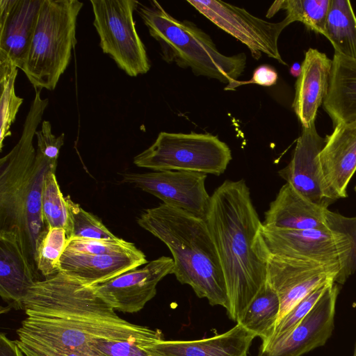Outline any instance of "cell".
Here are the masks:
<instances>
[{
    "label": "cell",
    "mask_w": 356,
    "mask_h": 356,
    "mask_svg": "<svg viewBox=\"0 0 356 356\" xmlns=\"http://www.w3.org/2000/svg\"><path fill=\"white\" fill-rule=\"evenodd\" d=\"M26 318L17 339L96 356V341L161 337L160 330L131 323L97 292L62 271L37 281L23 300Z\"/></svg>",
    "instance_id": "6da1fadb"
},
{
    "label": "cell",
    "mask_w": 356,
    "mask_h": 356,
    "mask_svg": "<svg viewBox=\"0 0 356 356\" xmlns=\"http://www.w3.org/2000/svg\"><path fill=\"white\" fill-rule=\"evenodd\" d=\"M211 197L206 222L226 284L227 313L237 322L266 280V261L254 246L262 222L244 179L225 180Z\"/></svg>",
    "instance_id": "7a4b0ae2"
},
{
    "label": "cell",
    "mask_w": 356,
    "mask_h": 356,
    "mask_svg": "<svg viewBox=\"0 0 356 356\" xmlns=\"http://www.w3.org/2000/svg\"><path fill=\"white\" fill-rule=\"evenodd\" d=\"M41 90L35 89L19 141L0 160V230L19 235L37 272V248L49 229L42 211L43 186L47 175L56 172L57 167L33 147V137L49 104L47 98L41 97Z\"/></svg>",
    "instance_id": "3957f363"
},
{
    "label": "cell",
    "mask_w": 356,
    "mask_h": 356,
    "mask_svg": "<svg viewBox=\"0 0 356 356\" xmlns=\"http://www.w3.org/2000/svg\"><path fill=\"white\" fill-rule=\"evenodd\" d=\"M137 222L168 248L175 264L173 274L181 284L189 285L211 305L227 309L226 284L205 220L163 203L143 211Z\"/></svg>",
    "instance_id": "277c9868"
},
{
    "label": "cell",
    "mask_w": 356,
    "mask_h": 356,
    "mask_svg": "<svg viewBox=\"0 0 356 356\" xmlns=\"http://www.w3.org/2000/svg\"><path fill=\"white\" fill-rule=\"evenodd\" d=\"M138 8V13L159 44L165 62L190 68L195 75L215 79L227 86L242 75L246 65L244 53L222 54L209 35L191 22L175 19L156 1Z\"/></svg>",
    "instance_id": "5b68a950"
},
{
    "label": "cell",
    "mask_w": 356,
    "mask_h": 356,
    "mask_svg": "<svg viewBox=\"0 0 356 356\" xmlns=\"http://www.w3.org/2000/svg\"><path fill=\"white\" fill-rule=\"evenodd\" d=\"M83 3L43 0L31 44L22 68L35 89L54 90L76 44V27Z\"/></svg>",
    "instance_id": "8992f818"
},
{
    "label": "cell",
    "mask_w": 356,
    "mask_h": 356,
    "mask_svg": "<svg viewBox=\"0 0 356 356\" xmlns=\"http://www.w3.org/2000/svg\"><path fill=\"white\" fill-rule=\"evenodd\" d=\"M232 159L230 148L217 136L161 131L154 143L134 156L133 161L138 167L154 171H189L219 176Z\"/></svg>",
    "instance_id": "52a82bcc"
},
{
    "label": "cell",
    "mask_w": 356,
    "mask_h": 356,
    "mask_svg": "<svg viewBox=\"0 0 356 356\" xmlns=\"http://www.w3.org/2000/svg\"><path fill=\"white\" fill-rule=\"evenodd\" d=\"M93 25L102 51L130 76L147 73L150 64L146 49L136 29L135 0H91Z\"/></svg>",
    "instance_id": "ba28073f"
},
{
    "label": "cell",
    "mask_w": 356,
    "mask_h": 356,
    "mask_svg": "<svg viewBox=\"0 0 356 356\" xmlns=\"http://www.w3.org/2000/svg\"><path fill=\"white\" fill-rule=\"evenodd\" d=\"M255 248L267 253L289 258L313 261L341 268L336 283L343 284L350 277L352 244L344 233L327 229L282 230L261 225Z\"/></svg>",
    "instance_id": "9c48e42d"
},
{
    "label": "cell",
    "mask_w": 356,
    "mask_h": 356,
    "mask_svg": "<svg viewBox=\"0 0 356 356\" xmlns=\"http://www.w3.org/2000/svg\"><path fill=\"white\" fill-rule=\"evenodd\" d=\"M197 11L220 29L245 44L255 59L262 53L286 65L278 49V39L291 23L285 17L279 22H270L257 17L246 10L216 0H188Z\"/></svg>",
    "instance_id": "30bf717a"
},
{
    "label": "cell",
    "mask_w": 356,
    "mask_h": 356,
    "mask_svg": "<svg viewBox=\"0 0 356 356\" xmlns=\"http://www.w3.org/2000/svg\"><path fill=\"white\" fill-rule=\"evenodd\" d=\"M255 249L266 261V280L280 299L277 323L315 289L327 282H336L341 270L339 265L281 257Z\"/></svg>",
    "instance_id": "8fae6325"
},
{
    "label": "cell",
    "mask_w": 356,
    "mask_h": 356,
    "mask_svg": "<svg viewBox=\"0 0 356 356\" xmlns=\"http://www.w3.org/2000/svg\"><path fill=\"white\" fill-rule=\"evenodd\" d=\"M122 183L150 193L163 204L206 221L211 197L205 188L207 174L179 170L122 173Z\"/></svg>",
    "instance_id": "7c38bea8"
},
{
    "label": "cell",
    "mask_w": 356,
    "mask_h": 356,
    "mask_svg": "<svg viewBox=\"0 0 356 356\" xmlns=\"http://www.w3.org/2000/svg\"><path fill=\"white\" fill-rule=\"evenodd\" d=\"M339 286L332 283L309 312L285 336L265 346L257 356H302L324 346L334 329Z\"/></svg>",
    "instance_id": "4fadbf2b"
},
{
    "label": "cell",
    "mask_w": 356,
    "mask_h": 356,
    "mask_svg": "<svg viewBox=\"0 0 356 356\" xmlns=\"http://www.w3.org/2000/svg\"><path fill=\"white\" fill-rule=\"evenodd\" d=\"M174 261L162 256L143 268L126 272L106 282L94 286L97 292L118 312H140L156 294L159 282L174 273Z\"/></svg>",
    "instance_id": "5bb4252c"
},
{
    "label": "cell",
    "mask_w": 356,
    "mask_h": 356,
    "mask_svg": "<svg viewBox=\"0 0 356 356\" xmlns=\"http://www.w3.org/2000/svg\"><path fill=\"white\" fill-rule=\"evenodd\" d=\"M325 142L315 124L302 128L290 162L278 174L312 202L328 209L334 202L327 194L318 158Z\"/></svg>",
    "instance_id": "9a60e30c"
},
{
    "label": "cell",
    "mask_w": 356,
    "mask_h": 356,
    "mask_svg": "<svg viewBox=\"0 0 356 356\" xmlns=\"http://www.w3.org/2000/svg\"><path fill=\"white\" fill-rule=\"evenodd\" d=\"M318 158L329 198L334 202L347 197L348 183L356 171V120L334 127Z\"/></svg>",
    "instance_id": "2e32d148"
},
{
    "label": "cell",
    "mask_w": 356,
    "mask_h": 356,
    "mask_svg": "<svg viewBox=\"0 0 356 356\" xmlns=\"http://www.w3.org/2000/svg\"><path fill=\"white\" fill-rule=\"evenodd\" d=\"M43 0H0V54L22 70Z\"/></svg>",
    "instance_id": "e0dca14e"
},
{
    "label": "cell",
    "mask_w": 356,
    "mask_h": 356,
    "mask_svg": "<svg viewBox=\"0 0 356 356\" xmlns=\"http://www.w3.org/2000/svg\"><path fill=\"white\" fill-rule=\"evenodd\" d=\"M139 249L110 254H90L65 250L60 260V271L81 282L95 286L147 263Z\"/></svg>",
    "instance_id": "ac0fdd59"
},
{
    "label": "cell",
    "mask_w": 356,
    "mask_h": 356,
    "mask_svg": "<svg viewBox=\"0 0 356 356\" xmlns=\"http://www.w3.org/2000/svg\"><path fill=\"white\" fill-rule=\"evenodd\" d=\"M37 277L19 235L0 230V296L8 309H23V300L39 281Z\"/></svg>",
    "instance_id": "d6986e66"
},
{
    "label": "cell",
    "mask_w": 356,
    "mask_h": 356,
    "mask_svg": "<svg viewBox=\"0 0 356 356\" xmlns=\"http://www.w3.org/2000/svg\"><path fill=\"white\" fill-rule=\"evenodd\" d=\"M332 65V60L316 49L305 52L292 104L302 128L315 124L318 109L327 95Z\"/></svg>",
    "instance_id": "ffe728a7"
},
{
    "label": "cell",
    "mask_w": 356,
    "mask_h": 356,
    "mask_svg": "<svg viewBox=\"0 0 356 356\" xmlns=\"http://www.w3.org/2000/svg\"><path fill=\"white\" fill-rule=\"evenodd\" d=\"M327 210L312 202L286 182L270 202L262 225L282 230L327 229Z\"/></svg>",
    "instance_id": "44dd1931"
},
{
    "label": "cell",
    "mask_w": 356,
    "mask_h": 356,
    "mask_svg": "<svg viewBox=\"0 0 356 356\" xmlns=\"http://www.w3.org/2000/svg\"><path fill=\"white\" fill-rule=\"evenodd\" d=\"M254 335L239 323L228 331L196 340L161 339L153 344L160 356H246Z\"/></svg>",
    "instance_id": "7402d4cb"
},
{
    "label": "cell",
    "mask_w": 356,
    "mask_h": 356,
    "mask_svg": "<svg viewBox=\"0 0 356 356\" xmlns=\"http://www.w3.org/2000/svg\"><path fill=\"white\" fill-rule=\"evenodd\" d=\"M323 106L333 127L356 120V59L334 53Z\"/></svg>",
    "instance_id": "603a6c76"
},
{
    "label": "cell",
    "mask_w": 356,
    "mask_h": 356,
    "mask_svg": "<svg viewBox=\"0 0 356 356\" xmlns=\"http://www.w3.org/2000/svg\"><path fill=\"white\" fill-rule=\"evenodd\" d=\"M280 308L279 297L266 280L236 323L259 337L261 346H265L274 334Z\"/></svg>",
    "instance_id": "cb8c5ba5"
},
{
    "label": "cell",
    "mask_w": 356,
    "mask_h": 356,
    "mask_svg": "<svg viewBox=\"0 0 356 356\" xmlns=\"http://www.w3.org/2000/svg\"><path fill=\"white\" fill-rule=\"evenodd\" d=\"M334 53L356 59V16L348 0H330L324 35Z\"/></svg>",
    "instance_id": "d4e9b609"
},
{
    "label": "cell",
    "mask_w": 356,
    "mask_h": 356,
    "mask_svg": "<svg viewBox=\"0 0 356 356\" xmlns=\"http://www.w3.org/2000/svg\"><path fill=\"white\" fill-rule=\"evenodd\" d=\"M330 0L276 1L266 15L271 17L280 9L286 12V18L291 24L302 23L308 29L325 35V23Z\"/></svg>",
    "instance_id": "484cf974"
},
{
    "label": "cell",
    "mask_w": 356,
    "mask_h": 356,
    "mask_svg": "<svg viewBox=\"0 0 356 356\" xmlns=\"http://www.w3.org/2000/svg\"><path fill=\"white\" fill-rule=\"evenodd\" d=\"M18 73L17 65L6 56L0 54V150L4 140L11 136L14 123L23 98L17 96L15 82Z\"/></svg>",
    "instance_id": "4316f807"
},
{
    "label": "cell",
    "mask_w": 356,
    "mask_h": 356,
    "mask_svg": "<svg viewBox=\"0 0 356 356\" xmlns=\"http://www.w3.org/2000/svg\"><path fill=\"white\" fill-rule=\"evenodd\" d=\"M42 211L44 220L49 228L64 229L70 240L73 229L72 213L67 196H63L54 172H49L44 179Z\"/></svg>",
    "instance_id": "83f0119b"
},
{
    "label": "cell",
    "mask_w": 356,
    "mask_h": 356,
    "mask_svg": "<svg viewBox=\"0 0 356 356\" xmlns=\"http://www.w3.org/2000/svg\"><path fill=\"white\" fill-rule=\"evenodd\" d=\"M68 238L64 229L50 227L39 244L35 256V265L38 272L44 278L60 271V257L67 245Z\"/></svg>",
    "instance_id": "f1b7e54d"
},
{
    "label": "cell",
    "mask_w": 356,
    "mask_h": 356,
    "mask_svg": "<svg viewBox=\"0 0 356 356\" xmlns=\"http://www.w3.org/2000/svg\"><path fill=\"white\" fill-rule=\"evenodd\" d=\"M72 213L73 229L72 238L98 240H115L118 238L95 216L86 211L72 200L68 195Z\"/></svg>",
    "instance_id": "f546056e"
},
{
    "label": "cell",
    "mask_w": 356,
    "mask_h": 356,
    "mask_svg": "<svg viewBox=\"0 0 356 356\" xmlns=\"http://www.w3.org/2000/svg\"><path fill=\"white\" fill-rule=\"evenodd\" d=\"M163 337H133L127 340L96 341L93 346L106 356H160L153 344Z\"/></svg>",
    "instance_id": "4dcf8cb0"
},
{
    "label": "cell",
    "mask_w": 356,
    "mask_h": 356,
    "mask_svg": "<svg viewBox=\"0 0 356 356\" xmlns=\"http://www.w3.org/2000/svg\"><path fill=\"white\" fill-rule=\"evenodd\" d=\"M333 282H330L321 285L298 302L277 323L274 334L266 345L280 339L289 333L309 312L321 297L324 294L329 286Z\"/></svg>",
    "instance_id": "1f68e13d"
},
{
    "label": "cell",
    "mask_w": 356,
    "mask_h": 356,
    "mask_svg": "<svg viewBox=\"0 0 356 356\" xmlns=\"http://www.w3.org/2000/svg\"><path fill=\"white\" fill-rule=\"evenodd\" d=\"M136 248L134 243L120 238L112 241L72 238L68 241L65 250L90 254H110Z\"/></svg>",
    "instance_id": "d6a6232c"
},
{
    "label": "cell",
    "mask_w": 356,
    "mask_h": 356,
    "mask_svg": "<svg viewBox=\"0 0 356 356\" xmlns=\"http://www.w3.org/2000/svg\"><path fill=\"white\" fill-rule=\"evenodd\" d=\"M326 223L329 229L344 233L350 239L352 250L348 266L350 276L356 272V216L347 217L328 209Z\"/></svg>",
    "instance_id": "836d02e7"
},
{
    "label": "cell",
    "mask_w": 356,
    "mask_h": 356,
    "mask_svg": "<svg viewBox=\"0 0 356 356\" xmlns=\"http://www.w3.org/2000/svg\"><path fill=\"white\" fill-rule=\"evenodd\" d=\"M38 150L46 159L57 163L60 150L64 144L65 134L58 136L51 132V124L49 121L42 122L41 129L35 133Z\"/></svg>",
    "instance_id": "e575fe53"
},
{
    "label": "cell",
    "mask_w": 356,
    "mask_h": 356,
    "mask_svg": "<svg viewBox=\"0 0 356 356\" xmlns=\"http://www.w3.org/2000/svg\"><path fill=\"white\" fill-rule=\"evenodd\" d=\"M17 346L25 356H91L79 352L61 349L41 344L15 340ZM96 356H106L103 353Z\"/></svg>",
    "instance_id": "d590c367"
},
{
    "label": "cell",
    "mask_w": 356,
    "mask_h": 356,
    "mask_svg": "<svg viewBox=\"0 0 356 356\" xmlns=\"http://www.w3.org/2000/svg\"><path fill=\"white\" fill-rule=\"evenodd\" d=\"M277 73L272 66L266 64L261 65L254 70L250 80L247 81H237L231 85L227 86L225 90H234L239 86L250 83L262 86H271L277 83Z\"/></svg>",
    "instance_id": "8d00e7d4"
},
{
    "label": "cell",
    "mask_w": 356,
    "mask_h": 356,
    "mask_svg": "<svg viewBox=\"0 0 356 356\" xmlns=\"http://www.w3.org/2000/svg\"><path fill=\"white\" fill-rule=\"evenodd\" d=\"M0 356H25L15 340H11L4 333L0 334Z\"/></svg>",
    "instance_id": "74e56055"
},
{
    "label": "cell",
    "mask_w": 356,
    "mask_h": 356,
    "mask_svg": "<svg viewBox=\"0 0 356 356\" xmlns=\"http://www.w3.org/2000/svg\"><path fill=\"white\" fill-rule=\"evenodd\" d=\"M302 71V67L301 64L298 63H294L290 67L289 72L290 74L298 78L301 73Z\"/></svg>",
    "instance_id": "f35d334b"
},
{
    "label": "cell",
    "mask_w": 356,
    "mask_h": 356,
    "mask_svg": "<svg viewBox=\"0 0 356 356\" xmlns=\"http://www.w3.org/2000/svg\"><path fill=\"white\" fill-rule=\"evenodd\" d=\"M353 356H356V343H355V348H354V352H353Z\"/></svg>",
    "instance_id": "ab89813d"
},
{
    "label": "cell",
    "mask_w": 356,
    "mask_h": 356,
    "mask_svg": "<svg viewBox=\"0 0 356 356\" xmlns=\"http://www.w3.org/2000/svg\"><path fill=\"white\" fill-rule=\"evenodd\" d=\"M354 189H355V193H356V185H355V188H354Z\"/></svg>",
    "instance_id": "60d3db41"
}]
</instances>
